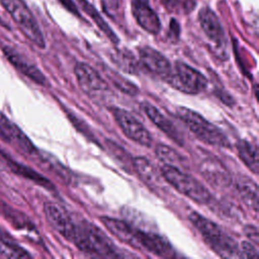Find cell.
Wrapping results in <instances>:
<instances>
[{"instance_id":"obj_1","label":"cell","mask_w":259,"mask_h":259,"mask_svg":"<svg viewBox=\"0 0 259 259\" xmlns=\"http://www.w3.org/2000/svg\"><path fill=\"white\" fill-rule=\"evenodd\" d=\"M82 252L101 257H121V253L112 241L94 224L81 220L71 241Z\"/></svg>"},{"instance_id":"obj_2","label":"cell","mask_w":259,"mask_h":259,"mask_svg":"<svg viewBox=\"0 0 259 259\" xmlns=\"http://www.w3.org/2000/svg\"><path fill=\"white\" fill-rule=\"evenodd\" d=\"M188 220L218 255L225 258H241L237 242L215 223L196 211H192L188 215Z\"/></svg>"},{"instance_id":"obj_3","label":"cell","mask_w":259,"mask_h":259,"mask_svg":"<svg viewBox=\"0 0 259 259\" xmlns=\"http://www.w3.org/2000/svg\"><path fill=\"white\" fill-rule=\"evenodd\" d=\"M176 114L189 128V131L201 142L215 147H231V143L227 136L198 112L190 108L180 106L176 108Z\"/></svg>"},{"instance_id":"obj_4","label":"cell","mask_w":259,"mask_h":259,"mask_svg":"<svg viewBox=\"0 0 259 259\" xmlns=\"http://www.w3.org/2000/svg\"><path fill=\"white\" fill-rule=\"evenodd\" d=\"M160 174L178 192L197 203L205 204L212 199L211 193L203 184L178 167L165 164L160 168Z\"/></svg>"},{"instance_id":"obj_5","label":"cell","mask_w":259,"mask_h":259,"mask_svg":"<svg viewBox=\"0 0 259 259\" xmlns=\"http://www.w3.org/2000/svg\"><path fill=\"white\" fill-rule=\"evenodd\" d=\"M2 6L10 14L21 32L39 49L46 48L41 29L23 0H0Z\"/></svg>"},{"instance_id":"obj_6","label":"cell","mask_w":259,"mask_h":259,"mask_svg":"<svg viewBox=\"0 0 259 259\" xmlns=\"http://www.w3.org/2000/svg\"><path fill=\"white\" fill-rule=\"evenodd\" d=\"M167 83L181 92L198 94L207 86V79L198 70L181 61H176Z\"/></svg>"},{"instance_id":"obj_7","label":"cell","mask_w":259,"mask_h":259,"mask_svg":"<svg viewBox=\"0 0 259 259\" xmlns=\"http://www.w3.org/2000/svg\"><path fill=\"white\" fill-rule=\"evenodd\" d=\"M75 75L80 88L96 102L105 101L111 94L110 88L100 74L85 63L76 64Z\"/></svg>"},{"instance_id":"obj_8","label":"cell","mask_w":259,"mask_h":259,"mask_svg":"<svg viewBox=\"0 0 259 259\" xmlns=\"http://www.w3.org/2000/svg\"><path fill=\"white\" fill-rule=\"evenodd\" d=\"M111 112L122 133L130 140L145 147L152 146L153 141L150 133L132 113L119 107H112Z\"/></svg>"},{"instance_id":"obj_9","label":"cell","mask_w":259,"mask_h":259,"mask_svg":"<svg viewBox=\"0 0 259 259\" xmlns=\"http://www.w3.org/2000/svg\"><path fill=\"white\" fill-rule=\"evenodd\" d=\"M198 22L207 38L219 51V56H226L227 38L217 14L210 8L203 7L198 12Z\"/></svg>"},{"instance_id":"obj_10","label":"cell","mask_w":259,"mask_h":259,"mask_svg":"<svg viewBox=\"0 0 259 259\" xmlns=\"http://www.w3.org/2000/svg\"><path fill=\"white\" fill-rule=\"evenodd\" d=\"M139 56L142 66L148 72L165 82L168 81L172 73V66L164 55L159 51L146 46L139 49Z\"/></svg>"},{"instance_id":"obj_11","label":"cell","mask_w":259,"mask_h":259,"mask_svg":"<svg viewBox=\"0 0 259 259\" xmlns=\"http://www.w3.org/2000/svg\"><path fill=\"white\" fill-rule=\"evenodd\" d=\"M44 212L49 224L66 240L72 241L76 230V223L73 218L60 205L53 202H46Z\"/></svg>"},{"instance_id":"obj_12","label":"cell","mask_w":259,"mask_h":259,"mask_svg":"<svg viewBox=\"0 0 259 259\" xmlns=\"http://www.w3.org/2000/svg\"><path fill=\"white\" fill-rule=\"evenodd\" d=\"M3 54L7 61L22 75L29 78L34 83L46 86L48 85L47 78L42 72L32 63H30L24 56H22L18 51L10 46H5L3 48Z\"/></svg>"},{"instance_id":"obj_13","label":"cell","mask_w":259,"mask_h":259,"mask_svg":"<svg viewBox=\"0 0 259 259\" xmlns=\"http://www.w3.org/2000/svg\"><path fill=\"white\" fill-rule=\"evenodd\" d=\"M138 244L139 250H145L159 257L172 258L176 254L170 243L162 236L138 229Z\"/></svg>"},{"instance_id":"obj_14","label":"cell","mask_w":259,"mask_h":259,"mask_svg":"<svg viewBox=\"0 0 259 259\" xmlns=\"http://www.w3.org/2000/svg\"><path fill=\"white\" fill-rule=\"evenodd\" d=\"M133 15L138 24L152 34L159 33L161 22L156 12L150 7L148 0H131Z\"/></svg>"},{"instance_id":"obj_15","label":"cell","mask_w":259,"mask_h":259,"mask_svg":"<svg viewBox=\"0 0 259 259\" xmlns=\"http://www.w3.org/2000/svg\"><path fill=\"white\" fill-rule=\"evenodd\" d=\"M200 174L213 187H227L231 183V176L223 163L213 157L201 161Z\"/></svg>"},{"instance_id":"obj_16","label":"cell","mask_w":259,"mask_h":259,"mask_svg":"<svg viewBox=\"0 0 259 259\" xmlns=\"http://www.w3.org/2000/svg\"><path fill=\"white\" fill-rule=\"evenodd\" d=\"M142 109L146 113V115L149 117V119L161 131L163 132L167 137H169L174 143L178 144L179 146L184 145V141L176 126L173 124V122L168 119L157 107L149 103L148 101H143L141 104Z\"/></svg>"},{"instance_id":"obj_17","label":"cell","mask_w":259,"mask_h":259,"mask_svg":"<svg viewBox=\"0 0 259 259\" xmlns=\"http://www.w3.org/2000/svg\"><path fill=\"white\" fill-rule=\"evenodd\" d=\"M100 222L119 241L135 249H139L138 228L133 227L122 220L109 217H100Z\"/></svg>"},{"instance_id":"obj_18","label":"cell","mask_w":259,"mask_h":259,"mask_svg":"<svg viewBox=\"0 0 259 259\" xmlns=\"http://www.w3.org/2000/svg\"><path fill=\"white\" fill-rule=\"evenodd\" d=\"M0 124L5 131L6 135L9 138L10 143L13 142L16 144L23 152L29 155H34L37 150L32 144V142L28 139V137L12 121H10L4 114L0 113Z\"/></svg>"},{"instance_id":"obj_19","label":"cell","mask_w":259,"mask_h":259,"mask_svg":"<svg viewBox=\"0 0 259 259\" xmlns=\"http://www.w3.org/2000/svg\"><path fill=\"white\" fill-rule=\"evenodd\" d=\"M133 169L136 170L139 177L153 189L160 188L162 180L160 173L156 170L155 166L144 157H136L133 159Z\"/></svg>"},{"instance_id":"obj_20","label":"cell","mask_w":259,"mask_h":259,"mask_svg":"<svg viewBox=\"0 0 259 259\" xmlns=\"http://www.w3.org/2000/svg\"><path fill=\"white\" fill-rule=\"evenodd\" d=\"M5 158H6L7 165L10 167L11 171L14 172L15 174H17L19 176H22L26 179H29L32 182L38 184L39 186H41V187H44L48 190H55L54 184L49 179H47L45 176L39 174L38 172L34 171L33 169H31L30 167H28L26 165H23L21 163H17L16 161L11 160L7 157H5Z\"/></svg>"},{"instance_id":"obj_21","label":"cell","mask_w":259,"mask_h":259,"mask_svg":"<svg viewBox=\"0 0 259 259\" xmlns=\"http://www.w3.org/2000/svg\"><path fill=\"white\" fill-rule=\"evenodd\" d=\"M236 189L243 202L251 209H253L255 212H257L259 202L257 184L254 181L245 177L237 182Z\"/></svg>"},{"instance_id":"obj_22","label":"cell","mask_w":259,"mask_h":259,"mask_svg":"<svg viewBox=\"0 0 259 259\" xmlns=\"http://www.w3.org/2000/svg\"><path fill=\"white\" fill-rule=\"evenodd\" d=\"M237 151L239 158L242 162L254 173H258V151L257 148L254 147L247 141L241 140L237 144Z\"/></svg>"},{"instance_id":"obj_23","label":"cell","mask_w":259,"mask_h":259,"mask_svg":"<svg viewBox=\"0 0 259 259\" xmlns=\"http://www.w3.org/2000/svg\"><path fill=\"white\" fill-rule=\"evenodd\" d=\"M79 4L81 5V8L86 12L92 19L93 21L97 24V26L102 30V32L114 44L118 42V38L116 34L112 31L110 26L105 22V20L102 18V16L99 14V12L95 9V7L90 4L87 0H78Z\"/></svg>"},{"instance_id":"obj_24","label":"cell","mask_w":259,"mask_h":259,"mask_svg":"<svg viewBox=\"0 0 259 259\" xmlns=\"http://www.w3.org/2000/svg\"><path fill=\"white\" fill-rule=\"evenodd\" d=\"M0 254L8 258H29L31 257L26 250L17 245L5 235L0 234Z\"/></svg>"},{"instance_id":"obj_25","label":"cell","mask_w":259,"mask_h":259,"mask_svg":"<svg viewBox=\"0 0 259 259\" xmlns=\"http://www.w3.org/2000/svg\"><path fill=\"white\" fill-rule=\"evenodd\" d=\"M106 76L108 77L109 80L112 81V83L114 84V86L119 89L120 91H122L123 93L127 94V95H132L135 96L139 93V88L132 82H130L127 79L123 78L121 75L117 74L116 72L110 70V69H104Z\"/></svg>"},{"instance_id":"obj_26","label":"cell","mask_w":259,"mask_h":259,"mask_svg":"<svg viewBox=\"0 0 259 259\" xmlns=\"http://www.w3.org/2000/svg\"><path fill=\"white\" fill-rule=\"evenodd\" d=\"M156 156L165 162V164L175 167L176 165H184L185 163V159L179 153L166 145H158L156 147Z\"/></svg>"},{"instance_id":"obj_27","label":"cell","mask_w":259,"mask_h":259,"mask_svg":"<svg viewBox=\"0 0 259 259\" xmlns=\"http://www.w3.org/2000/svg\"><path fill=\"white\" fill-rule=\"evenodd\" d=\"M106 146L109 149L112 156L117 161L121 162V166L125 169H130L131 171V169L133 168V159L131 158L130 154L122 147H120L119 145L110 140H106Z\"/></svg>"},{"instance_id":"obj_28","label":"cell","mask_w":259,"mask_h":259,"mask_svg":"<svg viewBox=\"0 0 259 259\" xmlns=\"http://www.w3.org/2000/svg\"><path fill=\"white\" fill-rule=\"evenodd\" d=\"M41 160L42 162L48 166V168L51 169V171H53L56 175H58L59 177H61L62 179L66 180L67 182L69 181L70 178V172L68 169H66L65 166H63L59 161H57L56 159H54L53 157H51L50 155H41Z\"/></svg>"},{"instance_id":"obj_29","label":"cell","mask_w":259,"mask_h":259,"mask_svg":"<svg viewBox=\"0 0 259 259\" xmlns=\"http://www.w3.org/2000/svg\"><path fill=\"white\" fill-rule=\"evenodd\" d=\"M115 62L119 66V68H121V70L124 72L135 74L138 71V63L131 55L126 56V55L120 54L115 59Z\"/></svg>"},{"instance_id":"obj_30","label":"cell","mask_w":259,"mask_h":259,"mask_svg":"<svg viewBox=\"0 0 259 259\" xmlns=\"http://www.w3.org/2000/svg\"><path fill=\"white\" fill-rule=\"evenodd\" d=\"M240 257L242 258H257L258 252L254 245L250 242H242L239 246Z\"/></svg>"},{"instance_id":"obj_31","label":"cell","mask_w":259,"mask_h":259,"mask_svg":"<svg viewBox=\"0 0 259 259\" xmlns=\"http://www.w3.org/2000/svg\"><path fill=\"white\" fill-rule=\"evenodd\" d=\"M244 233L246 234L248 239L251 240V243H253L255 245L258 244V242H259V240H258V230L255 226L247 225L244 228Z\"/></svg>"},{"instance_id":"obj_32","label":"cell","mask_w":259,"mask_h":259,"mask_svg":"<svg viewBox=\"0 0 259 259\" xmlns=\"http://www.w3.org/2000/svg\"><path fill=\"white\" fill-rule=\"evenodd\" d=\"M62 5L67 9L69 10L71 13H74L75 15L77 16H80L79 14V10H78V7L76 6V4L73 2V0H59Z\"/></svg>"}]
</instances>
